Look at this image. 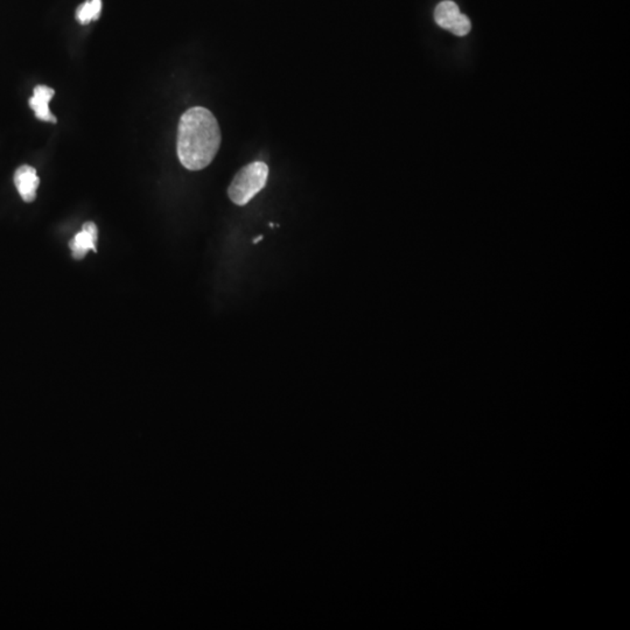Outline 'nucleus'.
I'll use <instances>...</instances> for the list:
<instances>
[{
	"label": "nucleus",
	"mask_w": 630,
	"mask_h": 630,
	"mask_svg": "<svg viewBox=\"0 0 630 630\" xmlns=\"http://www.w3.org/2000/svg\"><path fill=\"white\" fill-rule=\"evenodd\" d=\"M459 14H460V10H459L458 5L451 0H445L435 7V23L444 30H449Z\"/></svg>",
	"instance_id": "obj_6"
},
{
	"label": "nucleus",
	"mask_w": 630,
	"mask_h": 630,
	"mask_svg": "<svg viewBox=\"0 0 630 630\" xmlns=\"http://www.w3.org/2000/svg\"><path fill=\"white\" fill-rule=\"evenodd\" d=\"M269 167L262 162H251L237 173L228 188L230 200L237 206H246L267 185Z\"/></svg>",
	"instance_id": "obj_2"
},
{
	"label": "nucleus",
	"mask_w": 630,
	"mask_h": 630,
	"mask_svg": "<svg viewBox=\"0 0 630 630\" xmlns=\"http://www.w3.org/2000/svg\"><path fill=\"white\" fill-rule=\"evenodd\" d=\"M262 238H263V237L262 236L257 237L256 240L253 241V243L256 244V243L260 242V241H262Z\"/></svg>",
	"instance_id": "obj_9"
},
{
	"label": "nucleus",
	"mask_w": 630,
	"mask_h": 630,
	"mask_svg": "<svg viewBox=\"0 0 630 630\" xmlns=\"http://www.w3.org/2000/svg\"><path fill=\"white\" fill-rule=\"evenodd\" d=\"M14 185L25 202H33L37 198V187L40 185L37 169L32 166H20L14 173Z\"/></svg>",
	"instance_id": "obj_3"
},
{
	"label": "nucleus",
	"mask_w": 630,
	"mask_h": 630,
	"mask_svg": "<svg viewBox=\"0 0 630 630\" xmlns=\"http://www.w3.org/2000/svg\"><path fill=\"white\" fill-rule=\"evenodd\" d=\"M471 30H472V24H471L469 18L465 14L460 13L449 30L458 37H465L471 32Z\"/></svg>",
	"instance_id": "obj_8"
},
{
	"label": "nucleus",
	"mask_w": 630,
	"mask_h": 630,
	"mask_svg": "<svg viewBox=\"0 0 630 630\" xmlns=\"http://www.w3.org/2000/svg\"><path fill=\"white\" fill-rule=\"evenodd\" d=\"M98 230L94 222H87L82 226V230L69 242L71 253L75 260H82L88 253L89 250L96 251Z\"/></svg>",
	"instance_id": "obj_4"
},
{
	"label": "nucleus",
	"mask_w": 630,
	"mask_h": 630,
	"mask_svg": "<svg viewBox=\"0 0 630 630\" xmlns=\"http://www.w3.org/2000/svg\"><path fill=\"white\" fill-rule=\"evenodd\" d=\"M101 10L102 0H88L78 7L76 18L81 24H88L90 21L97 20Z\"/></svg>",
	"instance_id": "obj_7"
},
{
	"label": "nucleus",
	"mask_w": 630,
	"mask_h": 630,
	"mask_svg": "<svg viewBox=\"0 0 630 630\" xmlns=\"http://www.w3.org/2000/svg\"><path fill=\"white\" fill-rule=\"evenodd\" d=\"M221 145V130L208 109L194 107L181 116L176 150L182 166L189 171L206 169Z\"/></svg>",
	"instance_id": "obj_1"
},
{
	"label": "nucleus",
	"mask_w": 630,
	"mask_h": 630,
	"mask_svg": "<svg viewBox=\"0 0 630 630\" xmlns=\"http://www.w3.org/2000/svg\"><path fill=\"white\" fill-rule=\"evenodd\" d=\"M54 94V89L47 85H37L34 88L33 96L30 98V107L35 112L37 119L56 123L55 116L52 114L48 107Z\"/></svg>",
	"instance_id": "obj_5"
}]
</instances>
